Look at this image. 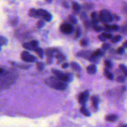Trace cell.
<instances>
[{
	"label": "cell",
	"instance_id": "obj_16",
	"mask_svg": "<svg viewBox=\"0 0 127 127\" xmlns=\"http://www.w3.org/2000/svg\"><path fill=\"white\" fill-rule=\"evenodd\" d=\"M29 16H31L32 17H38L37 10H36V9H31L29 10Z\"/></svg>",
	"mask_w": 127,
	"mask_h": 127
},
{
	"label": "cell",
	"instance_id": "obj_14",
	"mask_svg": "<svg viewBox=\"0 0 127 127\" xmlns=\"http://www.w3.org/2000/svg\"><path fill=\"white\" fill-rule=\"evenodd\" d=\"M80 112H81L84 116L89 117V116L91 115V113H90V112H89V110H88L86 107H84V106L81 107L80 109Z\"/></svg>",
	"mask_w": 127,
	"mask_h": 127
},
{
	"label": "cell",
	"instance_id": "obj_20",
	"mask_svg": "<svg viewBox=\"0 0 127 127\" xmlns=\"http://www.w3.org/2000/svg\"><path fill=\"white\" fill-rule=\"evenodd\" d=\"M94 7V4L92 3H86L83 4V8L86 10H91Z\"/></svg>",
	"mask_w": 127,
	"mask_h": 127
},
{
	"label": "cell",
	"instance_id": "obj_3",
	"mask_svg": "<svg viewBox=\"0 0 127 127\" xmlns=\"http://www.w3.org/2000/svg\"><path fill=\"white\" fill-rule=\"evenodd\" d=\"M99 19L103 23H109L113 21V16L112 13L107 10H102L99 15Z\"/></svg>",
	"mask_w": 127,
	"mask_h": 127
},
{
	"label": "cell",
	"instance_id": "obj_44",
	"mask_svg": "<svg viewBox=\"0 0 127 127\" xmlns=\"http://www.w3.org/2000/svg\"><path fill=\"white\" fill-rule=\"evenodd\" d=\"M120 127H127V124H124V125H122V126H121Z\"/></svg>",
	"mask_w": 127,
	"mask_h": 127
},
{
	"label": "cell",
	"instance_id": "obj_15",
	"mask_svg": "<svg viewBox=\"0 0 127 127\" xmlns=\"http://www.w3.org/2000/svg\"><path fill=\"white\" fill-rule=\"evenodd\" d=\"M92 105L93 106L97 109V106H98V103H99V100H98V98L96 97V96H93L92 97Z\"/></svg>",
	"mask_w": 127,
	"mask_h": 127
},
{
	"label": "cell",
	"instance_id": "obj_26",
	"mask_svg": "<svg viewBox=\"0 0 127 127\" xmlns=\"http://www.w3.org/2000/svg\"><path fill=\"white\" fill-rule=\"evenodd\" d=\"M68 19H69V21L71 22V24H76L77 23V19L74 16H72V15H70L69 16H68Z\"/></svg>",
	"mask_w": 127,
	"mask_h": 127
},
{
	"label": "cell",
	"instance_id": "obj_6",
	"mask_svg": "<svg viewBox=\"0 0 127 127\" xmlns=\"http://www.w3.org/2000/svg\"><path fill=\"white\" fill-rule=\"evenodd\" d=\"M89 91H84L78 97L79 103H81V104H83V105H84L86 103L87 100L89 99Z\"/></svg>",
	"mask_w": 127,
	"mask_h": 127
},
{
	"label": "cell",
	"instance_id": "obj_39",
	"mask_svg": "<svg viewBox=\"0 0 127 127\" xmlns=\"http://www.w3.org/2000/svg\"><path fill=\"white\" fill-rule=\"evenodd\" d=\"M63 7H65V8H69V4H68L67 1L63 2Z\"/></svg>",
	"mask_w": 127,
	"mask_h": 127
},
{
	"label": "cell",
	"instance_id": "obj_38",
	"mask_svg": "<svg viewBox=\"0 0 127 127\" xmlns=\"http://www.w3.org/2000/svg\"><path fill=\"white\" fill-rule=\"evenodd\" d=\"M102 48H103V50H108V49H109V48H110V45H109V44H107V43H104V44L102 45Z\"/></svg>",
	"mask_w": 127,
	"mask_h": 127
},
{
	"label": "cell",
	"instance_id": "obj_36",
	"mask_svg": "<svg viewBox=\"0 0 127 127\" xmlns=\"http://www.w3.org/2000/svg\"><path fill=\"white\" fill-rule=\"evenodd\" d=\"M124 51H125V49H124V46H121V47L118 48V50H117V52L118 54H124Z\"/></svg>",
	"mask_w": 127,
	"mask_h": 127
},
{
	"label": "cell",
	"instance_id": "obj_31",
	"mask_svg": "<svg viewBox=\"0 0 127 127\" xmlns=\"http://www.w3.org/2000/svg\"><path fill=\"white\" fill-rule=\"evenodd\" d=\"M88 43H89V40L88 39H82L81 41H80V45L81 46H86L87 45H88Z\"/></svg>",
	"mask_w": 127,
	"mask_h": 127
},
{
	"label": "cell",
	"instance_id": "obj_35",
	"mask_svg": "<svg viewBox=\"0 0 127 127\" xmlns=\"http://www.w3.org/2000/svg\"><path fill=\"white\" fill-rule=\"evenodd\" d=\"M43 68H44V64L42 63H37V69L39 71H42V70H43Z\"/></svg>",
	"mask_w": 127,
	"mask_h": 127
},
{
	"label": "cell",
	"instance_id": "obj_1",
	"mask_svg": "<svg viewBox=\"0 0 127 127\" xmlns=\"http://www.w3.org/2000/svg\"><path fill=\"white\" fill-rule=\"evenodd\" d=\"M17 74L14 71H4L0 74V90L9 88L16 80Z\"/></svg>",
	"mask_w": 127,
	"mask_h": 127
},
{
	"label": "cell",
	"instance_id": "obj_43",
	"mask_svg": "<svg viewBox=\"0 0 127 127\" xmlns=\"http://www.w3.org/2000/svg\"><path fill=\"white\" fill-rule=\"evenodd\" d=\"M124 47H126V48H127V41H126V42L124 43Z\"/></svg>",
	"mask_w": 127,
	"mask_h": 127
},
{
	"label": "cell",
	"instance_id": "obj_2",
	"mask_svg": "<svg viewBox=\"0 0 127 127\" xmlns=\"http://www.w3.org/2000/svg\"><path fill=\"white\" fill-rule=\"evenodd\" d=\"M46 83L47 85H48L50 87L56 89L57 90H65L67 88V83L63 82L56 77H51L46 81Z\"/></svg>",
	"mask_w": 127,
	"mask_h": 127
},
{
	"label": "cell",
	"instance_id": "obj_12",
	"mask_svg": "<svg viewBox=\"0 0 127 127\" xmlns=\"http://www.w3.org/2000/svg\"><path fill=\"white\" fill-rule=\"evenodd\" d=\"M71 66L72 69L74 70L75 71H81L80 66L79 65V64H77V63H75V62H72V63H71Z\"/></svg>",
	"mask_w": 127,
	"mask_h": 127
},
{
	"label": "cell",
	"instance_id": "obj_21",
	"mask_svg": "<svg viewBox=\"0 0 127 127\" xmlns=\"http://www.w3.org/2000/svg\"><path fill=\"white\" fill-rule=\"evenodd\" d=\"M116 80H117V82H118V83H124L125 81H126V77L125 76H118V77H117V79H116Z\"/></svg>",
	"mask_w": 127,
	"mask_h": 127
},
{
	"label": "cell",
	"instance_id": "obj_33",
	"mask_svg": "<svg viewBox=\"0 0 127 127\" xmlns=\"http://www.w3.org/2000/svg\"><path fill=\"white\" fill-rule=\"evenodd\" d=\"M23 47H24L25 48L28 49V50H33V47L31 45L30 42H29V43H25V44L23 45Z\"/></svg>",
	"mask_w": 127,
	"mask_h": 127
},
{
	"label": "cell",
	"instance_id": "obj_7",
	"mask_svg": "<svg viewBox=\"0 0 127 127\" xmlns=\"http://www.w3.org/2000/svg\"><path fill=\"white\" fill-rule=\"evenodd\" d=\"M92 54L93 53L92 51H83L78 52L77 54V56L85 58V59H87V60H89L90 57L92 56Z\"/></svg>",
	"mask_w": 127,
	"mask_h": 127
},
{
	"label": "cell",
	"instance_id": "obj_5",
	"mask_svg": "<svg viewBox=\"0 0 127 127\" xmlns=\"http://www.w3.org/2000/svg\"><path fill=\"white\" fill-rule=\"evenodd\" d=\"M60 30L65 34H70L73 32L74 28H73L72 25H71V24L64 23L60 26Z\"/></svg>",
	"mask_w": 127,
	"mask_h": 127
},
{
	"label": "cell",
	"instance_id": "obj_34",
	"mask_svg": "<svg viewBox=\"0 0 127 127\" xmlns=\"http://www.w3.org/2000/svg\"><path fill=\"white\" fill-rule=\"evenodd\" d=\"M93 28L95 30V31H98V32L101 31L103 29V28H102V27L99 26L98 25H95V26H93Z\"/></svg>",
	"mask_w": 127,
	"mask_h": 127
},
{
	"label": "cell",
	"instance_id": "obj_28",
	"mask_svg": "<svg viewBox=\"0 0 127 127\" xmlns=\"http://www.w3.org/2000/svg\"><path fill=\"white\" fill-rule=\"evenodd\" d=\"M43 18L45 19V21L49 22V21H51V19H52V16H51V13H49L48 12Z\"/></svg>",
	"mask_w": 127,
	"mask_h": 127
},
{
	"label": "cell",
	"instance_id": "obj_23",
	"mask_svg": "<svg viewBox=\"0 0 127 127\" xmlns=\"http://www.w3.org/2000/svg\"><path fill=\"white\" fill-rule=\"evenodd\" d=\"M56 58L58 60V63L59 62H61V61H63V60H65V56L63 54H58L57 57H56Z\"/></svg>",
	"mask_w": 127,
	"mask_h": 127
},
{
	"label": "cell",
	"instance_id": "obj_10",
	"mask_svg": "<svg viewBox=\"0 0 127 127\" xmlns=\"http://www.w3.org/2000/svg\"><path fill=\"white\" fill-rule=\"evenodd\" d=\"M71 6H72V9L75 12V13H78L80 10V5L76 2V1H73L72 4H71Z\"/></svg>",
	"mask_w": 127,
	"mask_h": 127
},
{
	"label": "cell",
	"instance_id": "obj_27",
	"mask_svg": "<svg viewBox=\"0 0 127 127\" xmlns=\"http://www.w3.org/2000/svg\"><path fill=\"white\" fill-rule=\"evenodd\" d=\"M89 60L91 61V62H92L93 63L92 64H95V63H98V58L96 57H95V56H93V55L90 57V59Z\"/></svg>",
	"mask_w": 127,
	"mask_h": 127
},
{
	"label": "cell",
	"instance_id": "obj_19",
	"mask_svg": "<svg viewBox=\"0 0 127 127\" xmlns=\"http://www.w3.org/2000/svg\"><path fill=\"white\" fill-rule=\"evenodd\" d=\"M34 51L38 54V55L42 58V57H43V50L42 49V48H34Z\"/></svg>",
	"mask_w": 127,
	"mask_h": 127
},
{
	"label": "cell",
	"instance_id": "obj_30",
	"mask_svg": "<svg viewBox=\"0 0 127 127\" xmlns=\"http://www.w3.org/2000/svg\"><path fill=\"white\" fill-rule=\"evenodd\" d=\"M81 35V29L80 27H77V30H76V33H75V36H76V38H78L80 37Z\"/></svg>",
	"mask_w": 127,
	"mask_h": 127
},
{
	"label": "cell",
	"instance_id": "obj_40",
	"mask_svg": "<svg viewBox=\"0 0 127 127\" xmlns=\"http://www.w3.org/2000/svg\"><path fill=\"white\" fill-rule=\"evenodd\" d=\"M98 39H99L100 41H102V42H104V41H106V39H105V38L101 35V34H100V36H98Z\"/></svg>",
	"mask_w": 127,
	"mask_h": 127
},
{
	"label": "cell",
	"instance_id": "obj_9",
	"mask_svg": "<svg viewBox=\"0 0 127 127\" xmlns=\"http://www.w3.org/2000/svg\"><path fill=\"white\" fill-rule=\"evenodd\" d=\"M118 117L116 115H109L106 117V121L108 122L113 123V122H115L118 120Z\"/></svg>",
	"mask_w": 127,
	"mask_h": 127
},
{
	"label": "cell",
	"instance_id": "obj_41",
	"mask_svg": "<svg viewBox=\"0 0 127 127\" xmlns=\"http://www.w3.org/2000/svg\"><path fill=\"white\" fill-rule=\"evenodd\" d=\"M62 67L63 68H68V63H63V65H62Z\"/></svg>",
	"mask_w": 127,
	"mask_h": 127
},
{
	"label": "cell",
	"instance_id": "obj_13",
	"mask_svg": "<svg viewBox=\"0 0 127 127\" xmlns=\"http://www.w3.org/2000/svg\"><path fill=\"white\" fill-rule=\"evenodd\" d=\"M104 75H105L109 80H112L114 79L113 74H112L107 68H105V69H104Z\"/></svg>",
	"mask_w": 127,
	"mask_h": 127
},
{
	"label": "cell",
	"instance_id": "obj_24",
	"mask_svg": "<svg viewBox=\"0 0 127 127\" xmlns=\"http://www.w3.org/2000/svg\"><path fill=\"white\" fill-rule=\"evenodd\" d=\"M104 64H105V65H106V68H107V69L112 67V62H111L110 60H105Z\"/></svg>",
	"mask_w": 127,
	"mask_h": 127
},
{
	"label": "cell",
	"instance_id": "obj_18",
	"mask_svg": "<svg viewBox=\"0 0 127 127\" xmlns=\"http://www.w3.org/2000/svg\"><path fill=\"white\" fill-rule=\"evenodd\" d=\"M121 39H122V36H121V35H117V36H114V37L112 39V42L113 43H116V42H120V41L121 40Z\"/></svg>",
	"mask_w": 127,
	"mask_h": 127
},
{
	"label": "cell",
	"instance_id": "obj_42",
	"mask_svg": "<svg viewBox=\"0 0 127 127\" xmlns=\"http://www.w3.org/2000/svg\"><path fill=\"white\" fill-rule=\"evenodd\" d=\"M4 69H3V68H0V74H3L4 72Z\"/></svg>",
	"mask_w": 127,
	"mask_h": 127
},
{
	"label": "cell",
	"instance_id": "obj_17",
	"mask_svg": "<svg viewBox=\"0 0 127 127\" xmlns=\"http://www.w3.org/2000/svg\"><path fill=\"white\" fill-rule=\"evenodd\" d=\"M119 68H120V69L123 71V73H124V76L125 77H127V66H125L124 65H122V64H121V65H119Z\"/></svg>",
	"mask_w": 127,
	"mask_h": 127
},
{
	"label": "cell",
	"instance_id": "obj_45",
	"mask_svg": "<svg viewBox=\"0 0 127 127\" xmlns=\"http://www.w3.org/2000/svg\"><path fill=\"white\" fill-rule=\"evenodd\" d=\"M0 50H1V48H0Z\"/></svg>",
	"mask_w": 127,
	"mask_h": 127
},
{
	"label": "cell",
	"instance_id": "obj_25",
	"mask_svg": "<svg viewBox=\"0 0 127 127\" xmlns=\"http://www.w3.org/2000/svg\"><path fill=\"white\" fill-rule=\"evenodd\" d=\"M106 39H112V35L110 33H103L101 34Z\"/></svg>",
	"mask_w": 127,
	"mask_h": 127
},
{
	"label": "cell",
	"instance_id": "obj_4",
	"mask_svg": "<svg viewBox=\"0 0 127 127\" xmlns=\"http://www.w3.org/2000/svg\"><path fill=\"white\" fill-rule=\"evenodd\" d=\"M21 58L23 61L25 62H28V63H34L36 62V59L34 56L32 54H29L28 51H23L21 54Z\"/></svg>",
	"mask_w": 127,
	"mask_h": 127
},
{
	"label": "cell",
	"instance_id": "obj_29",
	"mask_svg": "<svg viewBox=\"0 0 127 127\" xmlns=\"http://www.w3.org/2000/svg\"><path fill=\"white\" fill-rule=\"evenodd\" d=\"M44 25H45V22L43 20H42V19L39 20L38 22H37V27H38V28H42L44 26Z\"/></svg>",
	"mask_w": 127,
	"mask_h": 127
},
{
	"label": "cell",
	"instance_id": "obj_37",
	"mask_svg": "<svg viewBox=\"0 0 127 127\" xmlns=\"http://www.w3.org/2000/svg\"><path fill=\"white\" fill-rule=\"evenodd\" d=\"M110 29L111 31H118L119 29V27L116 25H110Z\"/></svg>",
	"mask_w": 127,
	"mask_h": 127
},
{
	"label": "cell",
	"instance_id": "obj_8",
	"mask_svg": "<svg viewBox=\"0 0 127 127\" xmlns=\"http://www.w3.org/2000/svg\"><path fill=\"white\" fill-rule=\"evenodd\" d=\"M86 71L89 74H95L97 72V66L95 64H91L86 68Z\"/></svg>",
	"mask_w": 127,
	"mask_h": 127
},
{
	"label": "cell",
	"instance_id": "obj_32",
	"mask_svg": "<svg viewBox=\"0 0 127 127\" xmlns=\"http://www.w3.org/2000/svg\"><path fill=\"white\" fill-rule=\"evenodd\" d=\"M30 44H31V45L33 47V51H34V48H37V46H38V42H37V41H36V40H33V41H32V42H30Z\"/></svg>",
	"mask_w": 127,
	"mask_h": 127
},
{
	"label": "cell",
	"instance_id": "obj_22",
	"mask_svg": "<svg viewBox=\"0 0 127 127\" xmlns=\"http://www.w3.org/2000/svg\"><path fill=\"white\" fill-rule=\"evenodd\" d=\"M7 42V40L6 38H4V36H0V47L6 45Z\"/></svg>",
	"mask_w": 127,
	"mask_h": 127
},
{
	"label": "cell",
	"instance_id": "obj_11",
	"mask_svg": "<svg viewBox=\"0 0 127 127\" xmlns=\"http://www.w3.org/2000/svg\"><path fill=\"white\" fill-rule=\"evenodd\" d=\"M103 54H104V52H103V50H100V49H97V50H96L95 51H94L93 52V54H92V55L93 56H95V57H103Z\"/></svg>",
	"mask_w": 127,
	"mask_h": 127
}]
</instances>
